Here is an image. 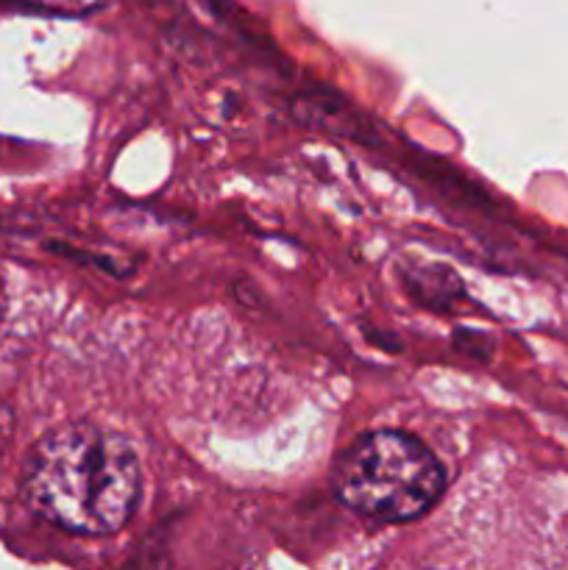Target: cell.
Instances as JSON below:
<instances>
[{
	"instance_id": "cell-2",
	"label": "cell",
	"mask_w": 568,
	"mask_h": 570,
	"mask_svg": "<svg viewBox=\"0 0 568 570\" xmlns=\"http://www.w3.org/2000/svg\"><path fill=\"white\" fill-rule=\"evenodd\" d=\"M445 488L438 456L418 438L395 429L371 432L345 454L340 499L376 521H412L432 510Z\"/></svg>"
},
{
	"instance_id": "cell-1",
	"label": "cell",
	"mask_w": 568,
	"mask_h": 570,
	"mask_svg": "<svg viewBox=\"0 0 568 570\" xmlns=\"http://www.w3.org/2000/svg\"><path fill=\"white\" fill-rule=\"evenodd\" d=\"M139 490L143 471L131 443L98 423L56 429L28 460V504L72 534L120 532L137 510Z\"/></svg>"
},
{
	"instance_id": "cell-3",
	"label": "cell",
	"mask_w": 568,
	"mask_h": 570,
	"mask_svg": "<svg viewBox=\"0 0 568 570\" xmlns=\"http://www.w3.org/2000/svg\"><path fill=\"white\" fill-rule=\"evenodd\" d=\"M11 3L33 6V9H48V11H87L98 0H11Z\"/></svg>"
},
{
	"instance_id": "cell-5",
	"label": "cell",
	"mask_w": 568,
	"mask_h": 570,
	"mask_svg": "<svg viewBox=\"0 0 568 570\" xmlns=\"http://www.w3.org/2000/svg\"><path fill=\"white\" fill-rule=\"evenodd\" d=\"M6 321V282H3V273H0V328H3Z\"/></svg>"
},
{
	"instance_id": "cell-4",
	"label": "cell",
	"mask_w": 568,
	"mask_h": 570,
	"mask_svg": "<svg viewBox=\"0 0 568 570\" xmlns=\"http://www.w3.org/2000/svg\"><path fill=\"white\" fill-rule=\"evenodd\" d=\"M9 432H11V417H9V412L0 410V454H3L6 440H9Z\"/></svg>"
}]
</instances>
